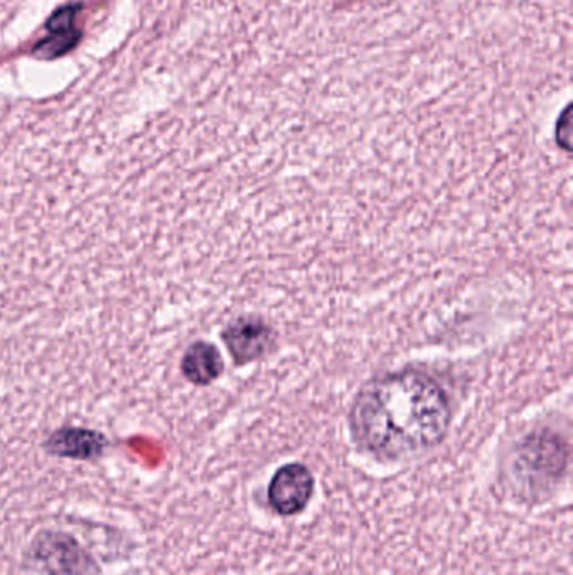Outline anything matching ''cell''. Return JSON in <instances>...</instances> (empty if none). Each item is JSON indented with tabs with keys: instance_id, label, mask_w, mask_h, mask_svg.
Instances as JSON below:
<instances>
[{
	"instance_id": "cell-5",
	"label": "cell",
	"mask_w": 573,
	"mask_h": 575,
	"mask_svg": "<svg viewBox=\"0 0 573 575\" xmlns=\"http://www.w3.org/2000/svg\"><path fill=\"white\" fill-rule=\"evenodd\" d=\"M315 492V478L305 464L279 468L269 483L268 499L279 515H296L305 510Z\"/></svg>"
},
{
	"instance_id": "cell-7",
	"label": "cell",
	"mask_w": 573,
	"mask_h": 575,
	"mask_svg": "<svg viewBox=\"0 0 573 575\" xmlns=\"http://www.w3.org/2000/svg\"><path fill=\"white\" fill-rule=\"evenodd\" d=\"M78 6H66L52 14L45 29L48 34L34 48V54L41 60H54L73 50L80 41V29L76 25Z\"/></svg>"
},
{
	"instance_id": "cell-1",
	"label": "cell",
	"mask_w": 573,
	"mask_h": 575,
	"mask_svg": "<svg viewBox=\"0 0 573 575\" xmlns=\"http://www.w3.org/2000/svg\"><path fill=\"white\" fill-rule=\"evenodd\" d=\"M452 409L441 383L406 369L365 383L351 404L355 443L382 460H406L438 446L451 428Z\"/></svg>"
},
{
	"instance_id": "cell-9",
	"label": "cell",
	"mask_w": 573,
	"mask_h": 575,
	"mask_svg": "<svg viewBox=\"0 0 573 575\" xmlns=\"http://www.w3.org/2000/svg\"><path fill=\"white\" fill-rule=\"evenodd\" d=\"M572 109L570 105L563 110L555 129V140L559 147L565 152L572 151Z\"/></svg>"
},
{
	"instance_id": "cell-2",
	"label": "cell",
	"mask_w": 573,
	"mask_h": 575,
	"mask_svg": "<svg viewBox=\"0 0 573 575\" xmlns=\"http://www.w3.org/2000/svg\"><path fill=\"white\" fill-rule=\"evenodd\" d=\"M569 448L559 434L540 431L526 438L514 458V482L523 496L545 495L562 480Z\"/></svg>"
},
{
	"instance_id": "cell-8",
	"label": "cell",
	"mask_w": 573,
	"mask_h": 575,
	"mask_svg": "<svg viewBox=\"0 0 573 575\" xmlns=\"http://www.w3.org/2000/svg\"><path fill=\"white\" fill-rule=\"evenodd\" d=\"M182 372L192 383L207 386L224 372V360L213 343L195 342L182 359Z\"/></svg>"
},
{
	"instance_id": "cell-6",
	"label": "cell",
	"mask_w": 573,
	"mask_h": 575,
	"mask_svg": "<svg viewBox=\"0 0 573 575\" xmlns=\"http://www.w3.org/2000/svg\"><path fill=\"white\" fill-rule=\"evenodd\" d=\"M109 441L103 434L83 428H63L45 441V451L54 456L91 461L103 454Z\"/></svg>"
},
{
	"instance_id": "cell-3",
	"label": "cell",
	"mask_w": 573,
	"mask_h": 575,
	"mask_svg": "<svg viewBox=\"0 0 573 575\" xmlns=\"http://www.w3.org/2000/svg\"><path fill=\"white\" fill-rule=\"evenodd\" d=\"M28 564L38 575L100 574L94 558L64 532H39L29 545Z\"/></svg>"
},
{
	"instance_id": "cell-4",
	"label": "cell",
	"mask_w": 573,
	"mask_h": 575,
	"mask_svg": "<svg viewBox=\"0 0 573 575\" xmlns=\"http://www.w3.org/2000/svg\"><path fill=\"white\" fill-rule=\"evenodd\" d=\"M223 340L236 366L268 356L276 346V331L259 317H241L227 325Z\"/></svg>"
}]
</instances>
